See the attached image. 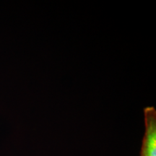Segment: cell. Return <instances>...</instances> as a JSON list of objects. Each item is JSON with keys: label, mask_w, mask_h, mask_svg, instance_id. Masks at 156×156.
Wrapping results in <instances>:
<instances>
[{"label": "cell", "mask_w": 156, "mask_h": 156, "mask_svg": "<svg viewBox=\"0 0 156 156\" xmlns=\"http://www.w3.org/2000/svg\"><path fill=\"white\" fill-rule=\"evenodd\" d=\"M145 122L146 131L142 142L140 156H155L156 125L155 114L153 108H147L146 110Z\"/></svg>", "instance_id": "6da1fadb"}]
</instances>
